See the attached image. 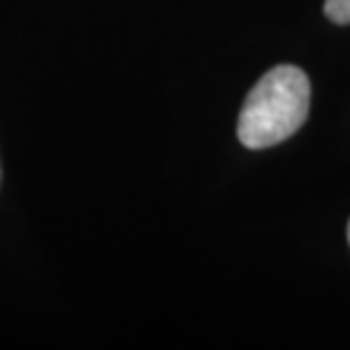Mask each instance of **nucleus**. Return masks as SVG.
<instances>
[{
  "mask_svg": "<svg viewBox=\"0 0 350 350\" xmlns=\"http://www.w3.org/2000/svg\"><path fill=\"white\" fill-rule=\"evenodd\" d=\"M312 83L296 65H278L257 81L239 114L237 135L252 150L288 140L309 117Z\"/></svg>",
  "mask_w": 350,
  "mask_h": 350,
  "instance_id": "nucleus-1",
  "label": "nucleus"
},
{
  "mask_svg": "<svg viewBox=\"0 0 350 350\" xmlns=\"http://www.w3.org/2000/svg\"><path fill=\"white\" fill-rule=\"evenodd\" d=\"M325 13L335 24H350V0H325Z\"/></svg>",
  "mask_w": 350,
  "mask_h": 350,
  "instance_id": "nucleus-2",
  "label": "nucleus"
},
{
  "mask_svg": "<svg viewBox=\"0 0 350 350\" xmlns=\"http://www.w3.org/2000/svg\"><path fill=\"white\" fill-rule=\"evenodd\" d=\"M348 241H350V224H348Z\"/></svg>",
  "mask_w": 350,
  "mask_h": 350,
  "instance_id": "nucleus-3",
  "label": "nucleus"
}]
</instances>
